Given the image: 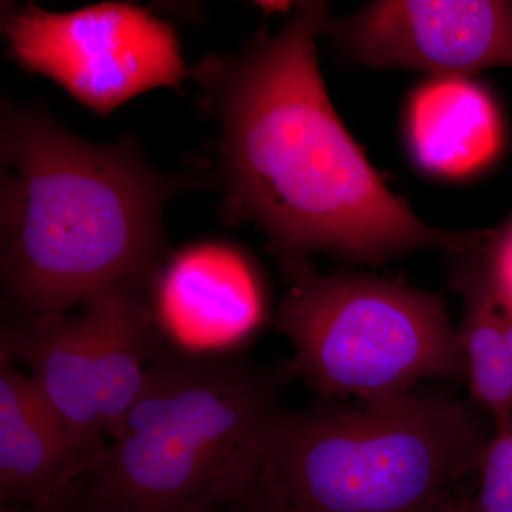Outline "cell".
I'll use <instances>...</instances> for the list:
<instances>
[{
  "label": "cell",
  "instance_id": "obj_1",
  "mask_svg": "<svg viewBox=\"0 0 512 512\" xmlns=\"http://www.w3.org/2000/svg\"><path fill=\"white\" fill-rule=\"evenodd\" d=\"M325 2H303L274 36L195 69L221 126L225 214L254 222L284 271L313 252L382 264L421 248L467 255L490 232L424 224L394 195L339 119L318 63Z\"/></svg>",
  "mask_w": 512,
  "mask_h": 512
},
{
  "label": "cell",
  "instance_id": "obj_2",
  "mask_svg": "<svg viewBox=\"0 0 512 512\" xmlns=\"http://www.w3.org/2000/svg\"><path fill=\"white\" fill-rule=\"evenodd\" d=\"M0 165L2 279L22 322L151 282L165 202L185 184L133 141L89 143L45 111L3 100Z\"/></svg>",
  "mask_w": 512,
  "mask_h": 512
},
{
  "label": "cell",
  "instance_id": "obj_3",
  "mask_svg": "<svg viewBox=\"0 0 512 512\" xmlns=\"http://www.w3.org/2000/svg\"><path fill=\"white\" fill-rule=\"evenodd\" d=\"M494 429L470 400L420 387L282 410L254 498L264 512H437L477 470Z\"/></svg>",
  "mask_w": 512,
  "mask_h": 512
},
{
  "label": "cell",
  "instance_id": "obj_4",
  "mask_svg": "<svg viewBox=\"0 0 512 512\" xmlns=\"http://www.w3.org/2000/svg\"><path fill=\"white\" fill-rule=\"evenodd\" d=\"M278 382L232 357L161 349L109 440L103 466L77 488L89 512H190L254 493L282 412Z\"/></svg>",
  "mask_w": 512,
  "mask_h": 512
},
{
  "label": "cell",
  "instance_id": "obj_5",
  "mask_svg": "<svg viewBox=\"0 0 512 512\" xmlns=\"http://www.w3.org/2000/svg\"><path fill=\"white\" fill-rule=\"evenodd\" d=\"M285 274L275 325L295 349L286 369L323 399L373 403L424 380H466L439 296L376 276L319 274L309 262Z\"/></svg>",
  "mask_w": 512,
  "mask_h": 512
},
{
  "label": "cell",
  "instance_id": "obj_6",
  "mask_svg": "<svg viewBox=\"0 0 512 512\" xmlns=\"http://www.w3.org/2000/svg\"><path fill=\"white\" fill-rule=\"evenodd\" d=\"M2 32L10 59L100 114L148 90L175 89L188 74L173 26L133 3L69 13L47 12L32 2L8 5Z\"/></svg>",
  "mask_w": 512,
  "mask_h": 512
},
{
  "label": "cell",
  "instance_id": "obj_7",
  "mask_svg": "<svg viewBox=\"0 0 512 512\" xmlns=\"http://www.w3.org/2000/svg\"><path fill=\"white\" fill-rule=\"evenodd\" d=\"M345 52L369 67H406L467 77L512 67V3L497 0H380L330 20Z\"/></svg>",
  "mask_w": 512,
  "mask_h": 512
},
{
  "label": "cell",
  "instance_id": "obj_8",
  "mask_svg": "<svg viewBox=\"0 0 512 512\" xmlns=\"http://www.w3.org/2000/svg\"><path fill=\"white\" fill-rule=\"evenodd\" d=\"M109 444L87 443L67 427L30 379L2 352L0 498L5 508L66 500L103 466Z\"/></svg>",
  "mask_w": 512,
  "mask_h": 512
},
{
  "label": "cell",
  "instance_id": "obj_9",
  "mask_svg": "<svg viewBox=\"0 0 512 512\" xmlns=\"http://www.w3.org/2000/svg\"><path fill=\"white\" fill-rule=\"evenodd\" d=\"M154 315L175 338L221 345L247 338L261 325L264 291L247 256L231 245H192L153 279Z\"/></svg>",
  "mask_w": 512,
  "mask_h": 512
},
{
  "label": "cell",
  "instance_id": "obj_10",
  "mask_svg": "<svg viewBox=\"0 0 512 512\" xmlns=\"http://www.w3.org/2000/svg\"><path fill=\"white\" fill-rule=\"evenodd\" d=\"M93 318L87 306L77 315L45 316L6 329L2 352L20 360L47 403L79 439L107 443L94 375Z\"/></svg>",
  "mask_w": 512,
  "mask_h": 512
},
{
  "label": "cell",
  "instance_id": "obj_11",
  "mask_svg": "<svg viewBox=\"0 0 512 512\" xmlns=\"http://www.w3.org/2000/svg\"><path fill=\"white\" fill-rule=\"evenodd\" d=\"M407 136L420 168L440 177L463 178L494 160L503 128L484 87L467 77H436L410 100Z\"/></svg>",
  "mask_w": 512,
  "mask_h": 512
},
{
  "label": "cell",
  "instance_id": "obj_12",
  "mask_svg": "<svg viewBox=\"0 0 512 512\" xmlns=\"http://www.w3.org/2000/svg\"><path fill=\"white\" fill-rule=\"evenodd\" d=\"M146 286H127L87 303L93 318L94 375L107 439L120 429L160 353L158 320Z\"/></svg>",
  "mask_w": 512,
  "mask_h": 512
},
{
  "label": "cell",
  "instance_id": "obj_13",
  "mask_svg": "<svg viewBox=\"0 0 512 512\" xmlns=\"http://www.w3.org/2000/svg\"><path fill=\"white\" fill-rule=\"evenodd\" d=\"M474 261L461 266L453 286L464 298V315L458 330L470 402L494 421L512 419V359L503 313L485 281L477 252Z\"/></svg>",
  "mask_w": 512,
  "mask_h": 512
},
{
  "label": "cell",
  "instance_id": "obj_14",
  "mask_svg": "<svg viewBox=\"0 0 512 512\" xmlns=\"http://www.w3.org/2000/svg\"><path fill=\"white\" fill-rule=\"evenodd\" d=\"M477 470L481 484L476 497L451 495L437 512H512V419L495 426Z\"/></svg>",
  "mask_w": 512,
  "mask_h": 512
},
{
  "label": "cell",
  "instance_id": "obj_15",
  "mask_svg": "<svg viewBox=\"0 0 512 512\" xmlns=\"http://www.w3.org/2000/svg\"><path fill=\"white\" fill-rule=\"evenodd\" d=\"M477 258L497 302L512 309V218L500 231L490 232V238L477 252Z\"/></svg>",
  "mask_w": 512,
  "mask_h": 512
},
{
  "label": "cell",
  "instance_id": "obj_16",
  "mask_svg": "<svg viewBox=\"0 0 512 512\" xmlns=\"http://www.w3.org/2000/svg\"><path fill=\"white\" fill-rule=\"evenodd\" d=\"M190 512H264L261 505L256 503L254 494L248 497L242 503L234 505H225V507L198 508V510Z\"/></svg>",
  "mask_w": 512,
  "mask_h": 512
},
{
  "label": "cell",
  "instance_id": "obj_17",
  "mask_svg": "<svg viewBox=\"0 0 512 512\" xmlns=\"http://www.w3.org/2000/svg\"><path fill=\"white\" fill-rule=\"evenodd\" d=\"M2 512H70V495L66 500L49 507L2 508Z\"/></svg>",
  "mask_w": 512,
  "mask_h": 512
},
{
  "label": "cell",
  "instance_id": "obj_18",
  "mask_svg": "<svg viewBox=\"0 0 512 512\" xmlns=\"http://www.w3.org/2000/svg\"><path fill=\"white\" fill-rule=\"evenodd\" d=\"M500 305V303H498ZM501 313H503L505 335H507L508 346H510L511 359H512V309L504 308L501 306Z\"/></svg>",
  "mask_w": 512,
  "mask_h": 512
},
{
  "label": "cell",
  "instance_id": "obj_19",
  "mask_svg": "<svg viewBox=\"0 0 512 512\" xmlns=\"http://www.w3.org/2000/svg\"><path fill=\"white\" fill-rule=\"evenodd\" d=\"M70 512H89L86 510V508L83 507L82 503H80L77 490L74 491L72 495H70Z\"/></svg>",
  "mask_w": 512,
  "mask_h": 512
}]
</instances>
